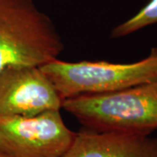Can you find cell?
Wrapping results in <instances>:
<instances>
[{
	"instance_id": "obj_1",
	"label": "cell",
	"mask_w": 157,
	"mask_h": 157,
	"mask_svg": "<svg viewBox=\"0 0 157 157\" xmlns=\"http://www.w3.org/2000/svg\"><path fill=\"white\" fill-rule=\"evenodd\" d=\"M62 108L85 128L151 135L157 129V78L120 91L68 98Z\"/></svg>"
},
{
	"instance_id": "obj_2",
	"label": "cell",
	"mask_w": 157,
	"mask_h": 157,
	"mask_svg": "<svg viewBox=\"0 0 157 157\" xmlns=\"http://www.w3.org/2000/svg\"><path fill=\"white\" fill-rule=\"evenodd\" d=\"M65 45L52 20L33 0H0V72L9 67H41Z\"/></svg>"
},
{
	"instance_id": "obj_3",
	"label": "cell",
	"mask_w": 157,
	"mask_h": 157,
	"mask_svg": "<svg viewBox=\"0 0 157 157\" xmlns=\"http://www.w3.org/2000/svg\"><path fill=\"white\" fill-rule=\"evenodd\" d=\"M64 101L85 94H101L126 89L157 78V46L133 63L78 62L54 59L39 67Z\"/></svg>"
},
{
	"instance_id": "obj_4",
	"label": "cell",
	"mask_w": 157,
	"mask_h": 157,
	"mask_svg": "<svg viewBox=\"0 0 157 157\" xmlns=\"http://www.w3.org/2000/svg\"><path fill=\"white\" fill-rule=\"evenodd\" d=\"M75 135L60 110L32 117L0 114V152L11 157H63Z\"/></svg>"
},
{
	"instance_id": "obj_5",
	"label": "cell",
	"mask_w": 157,
	"mask_h": 157,
	"mask_svg": "<svg viewBox=\"0 0 157 157\" xmlns=\"http://www.w3.org/2000/svg\"><path fill=\"white\" fill-rule=\"evenodd\" d=\"M62 102L39 67H9L0 72V114L32 117L60 110Z\"/></svg>"
},
{
	"instance_id": "obj_6",
	"label": "cell",
	"mask_w": 157,
	"mask_h": 157,
	"mask_svg": "<svg viewBox=\"0 0 157 157\" xmlns=\"http://www.w3.org/2000/svg\"><path fill=\"white\" fill-rule=\"evenodd\" d=\"M63 157H157V137L82 128Z\"/></svg>"
},
{
	"instance_id": "obj_7",
	"label": "cell",
	"mask_w": 157,
	"mask_h": 157,
	"mask_svg": "<svg viewBox=\"0 0 157 157\" xmlns=\"http://www.w3.org/2000/svg\"><path fill=\"white\" fill-rule=\"evenodd\" d=\"M157 23V0H150L135 16L118 25L111 32V38H123Z\"/></svg>"
},
{
	"instance_id": "obj_8",
	"label": "cell",
	"mask_w": 157,
	"mask_h": 157,
	"mask_svg": "<svg viewBox=\"0 0 157 157\" xmlns=\"http://www.w3.org/2000/svg\"><path fill=\"white\" fill-rule=\"evenodd\" d=\"M0 157H11V156L7 155L4 154V153H2V152H0Z\"/></svg>"
}]
</instances>
